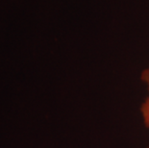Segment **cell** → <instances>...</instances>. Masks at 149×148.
<instances>
[{
    "mask_svg": "<svg viewBox=\"0 0 149 148\" xmlns=\"http://www.w3.org/2000/svg\"><path fill=\"white\" fill-rule=\"evenodd\" d=\"M141 80L144 82L145 85H146L147 95H146V97H145V99L143 100V102L141 103V114L143 124L145 125V127L149 130V65H148V67L142 71ZM147 148H149V144H148Z\"/></svg>",
    "mask_w": 149,
    "mask_h": 148,
    "instance_id": "obj_1",
    "label": "cell"
}]
</instances>
